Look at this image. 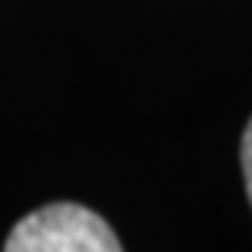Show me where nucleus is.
Returning <instances> with one entry per match:
<instances>
[{
    "label": "nucleus",
    "instance_id": "f257e3e1",
    "mask_svg": "<svg viewBox=\"0 0 252 252\" xmlns=\"http://www.w3.org/2000/svg\"><path fill=\"white\" fill-rule=\"evenodd\" d=\"M7 252H118L122 239L102 216L82 203H49L10 229Z\"/></svg>",
    "mask_w": 252,
    "mask_h": 252
},
{
    "label": "nucleus",
    "instance_id": "f03ea898",
    "mask_svg": "<svg viewBox=\"0 0 252 252\" xmlns=\"http://www.w3.org/2000/svg\"><path fill=\"white\" fill-rule=\"evenodd\" d=\"M243 177H246V196L252 203V118L246 125V134H243Z\"/></svg>",
    "mask_w": 252,
    "mask_h": 252
}]
</instances>
